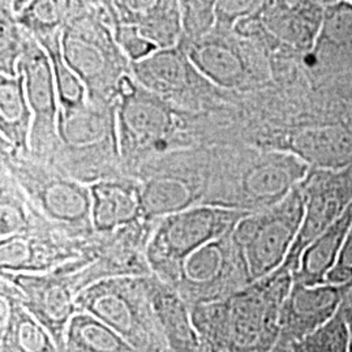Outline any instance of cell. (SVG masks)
Returning a JSON list of instances; mask_svg holds the SVG:
<instances>
[{
	"instance_id": "5",
	"label": "cell",
	"mask_w": 352,
	"mask_h": 352,
	"mask_svg": "<svg viewBox=\"0 0 352 352\" xmlns=\"http://www.w3.org/2000/svg\"><path fill=\"white\" fill-rule=\"evenodd\" d=\"M113 24L136 26L158 50L182 43L184 32L179 0H109Z\"/></svg>"
},
{
	"instance_id": "21",
	"label": "cell",
	"mask_w": 352,
	"mask_h": 352,
	"mask_svg": "<svg viewBox=\"0 0 352 352\" xmlns=\"http://www.w3.org/2000/svg\"><path fill=\"white\" fill-rule=\"evenodd\" d=\"M340 314L344 317V321H346L347 327H349L352 340V285L344 295V299H343V302L340 305Z\"/></svg>"
},
{
	"instance_id": "10",
	"label": "cell",
	"mask_w": 352,
	"mask_h": 352,
	"mask_svg": "<svg viewBox=\"0 0 352 352\" xmlns=\"http://www.w3.org/2000/svg\"><path fill=\"white\" fill-rule=\"evenodd\" d=\"M351 223L352 202L336 223L329 227L302 252L299 267L294 273V279L307 286L327 283V276L340 258V250Z\"/></svg>"
},
{
	"instance_id": "18",
	"label": "cell",
	"mask_w": 352,
	"mask_h": 352,
	"mask_svg": "<svg viewBox=\"0 0 352 352\" xmlns=\"http://www.w3.org/2000/svg\"><path fill=\"white\" fill-rule=\"evenodd\" d=\"M266 0H218L215 30L228 33L241 20H247L264 6Z\"/></svg>"
},
{
	"instance_id": "14",
	"label": "cell",
	"mask_w": 352,
	"mask_h": 352,
	"mask_svg": "<svg viewBox=\"0 0 352 352\" xmlns=\"http://www.w3.org/2000/svg\"><path fill=\"white\" fill-rule=\"evenodd\" d=\"M60 36L62 34L37 42L50 56L55 74L59 103L63 106L65 113H68L78 107H82L88 88L84 84V81L76 75L72 68L64 60L63 52L60 47Z\"/></svg>"
},
{
	"instance_id": "22",
	"label": "cell",
	"mask_w": 352,
	"mask_h": 352,
	"mask_svg": "<svg viewBox=\"0 0 352 352\" xmlns=\"http://www.w3.org/2000/svg\"><path fill=\"white\" fill-rule=\"evenodd\" d=\"M30 1H32V0H11V7H12L13 14H17V13L21 12Z\"/></svg>"
},
{
	"instance_id": "17",
	"label": "cell",
	"mask_w": 352,
	"mask_h": 352,
	"mask_svg": "<svg viewBox=\"0 0 352 352\" xmlns=\"http://www.w3.org/2000/svg\"><path fill=\"white\" fill-rule=\"evenodd\" d=\"M186 39H197L215 29L218 0H179Z\"/></svg>"
},
{
	"instance_id": "23",
	"label": "cell",
	"mask_w": 352,
	"mask_h": 352,
	"mask_svg": "<svg viewBox=\"0 0 352 352\" xmlns=\"http://www.w3.org/2000/svg\"><path fill=\"white\" fill-rule=\"evenodd\" d=\"M314 3L315 1H317V3H327V4H329V3H333V1H336V0H312Z\"/></svg>"
},
{
	"instance_id": "13",
	"label": "cell",
	"mask_w": 352,
	"mask_h": 352,
	"mask_svg": "<svg viewBox=\"0 0 352 352\" xmlns=\"http://www.w3.org/2000/svg\"><path fill=\"white\" fill-rule=\"evenodd\" d=\"M1 126L10 139L23 141L30 119V104L26 97L24 76L0 77Z\"/></svg>"
},
{
	"instance_id": "4",
	"label": "cell",
	"mask_w": 352,
	"mask_h": 352,
	"mask_svg": "<svg viewBox=\"0 0 352 352\" xmlns=\"http://www.w3.org/2000/svg\"><path fill=\"white\" fill-rule=\"evenodd\" d=\"M351 285L352 280L346 285L307 286L294 279L279 312L278 343L289 346L324 327L340 312L344 295Z\"/></svg>"
},
{
	"instance_id": "15",
	"label": "cell",
	"mask_w": 352,
	"mask_h": 352,
	"mask_svg": "<svg viewBox=\"0 0 352 352\" xmlns=\"http://www.w3.org/2000/svg\"><path fill=\"white\" fill-rule=\"evenodd\" d=\"M351 336L343 315L338 312L324 327L289 344L292 352H349Z\"/></svg>"
},
{
	"instance_id": "1",
	"label": "cell",
	"mask_w": 352,
	"mask_h": 352,
	"mask_svg": "<svg viewBox=\"0 0 352 352\" xmlns=\"http://www.w3.org/2000/svg\"><path fill=\"white\" fill-rule=\"evenodd\" d=\"M64 60L87 85L91 94L116 90L131 65L119 49L113 29L101 13L75 11L60 36Z\"/></svg>"
},
{
	"instance_id": "16",
	"label": "cell",
	"mask_w": 352,
	"mask_h": 352,
	"mask_svg": "<svg viewBox=\"0 0 352 352\" xmlns=\"http://www.w3.org/2000/svg\"><path fill=\"white\" fill-rule=\"evenodd\" d=\"M0 72L4 76L19 75V63L25 51L28 33L14 20V14L11 16L7 11H1L0 21Z\"/></svg>"
},
{
	"instance_id": "11",
	"label": "cell",
	"mask_w": 352,
	"mask_h": 352,
	"mask_svg": "<svg viewBox=\"0 0 352 352\" xmlns=\"http://www.w3.org/2000/svg\"><path fill=\"white\" fill-rule=\"evenodd\" d=\"M298 151L320 170H343L352 166V135L342 128L308 131L298 139Z\"/></svg>"
},
{
	"instance_id": "8",
	"label": "cell",
	"mask_w": 352,
	"mask_h": 352,
	"mask_svg": "<svg viewBox=\"0 0 352 352\" xmlns=\"http://www.w3.org/2000/svg\"><path fill=\"white\" fill-rule=\"evenodd\" d=\"M129 64L133 78L154 94L182 93L202 77L190 63L182 45L155 51L148 58Z\"/></svg>"
},
{
	"instance_id": "7",
	"label": "cell",
	"mask_w": 352,
	"mask_h": 352,
	"mask_svg": "<svg viewBox=\"0 0 352 352\" xmlns=\"http://www.w3.org/2000/svg\"><path fill=\"white\" fill-rule=\"evenodd\" d=\"M253 16L267 34L295 49L311 47L321 24L317 6L305 0H266Z\"/></svg>"
},
{
	"instance_id": "6",
	"label": "cell",
	"mask_w": 352,
	"mask_h": 352,
	"mask_svg": "<svg viewBox=\"0 0 352 352\" xmlns=\"http://www.w3.org/2000/svg\"><path fill=\"white\" fill-rule=\"evenodd\" d=\"M182 47L202 78L221 88H238L245 82L248 65L239 46L226 32L215 30L197 39L182 41Z\"/></svg>"
},
{
	"instance_id": "2",
	"label": "cell",
	"mask_w": 352,
	"mask_h": 352,
	"mask_svg": "<svg viewBox=\"0 0 352 352\" xmlns=\"http://www.w3.org/2000/svg\"><path fill=\"white\" fill-rule=\"evenodd\" d=\"M304 212L302 188H294L273 210L243 222L239 238L252 279L265 277L287 258L302 228Z\"/></svg>"
},
{
	"instance_id": "20",
	"label": "cell",
	"mask_w": 352,
	"mask_h": 352,
	"mask_svg": "<svg viewBox=\"0 0 352 352\" xmlns=\"http://www.w3.org/2000/svg\"><path fill=\"white\" fill-rule=\"evenodd\" d=\"M352 280V223L340 250V258L327 276V283L346 285Z\"/></svg>"
},
{
	"instance_id": "9",
	"label": "cell",
	"mask_w": 352,
	"mask_h": 352,
	"mask_svg": "<svg viewBox=\"0 0 352 352\" xmlns=\"http://www.w3.org/2000/svg\"><path fill=\"white\" fill-rule=\"evenodd\" d=\"M19 74L24 76L28 102L36 113L38 122L52 126L56 101H59L55 74L49 54L30 34L19 63Z\"/></svg>"
},
{
	"instance_id": "19",
	"label": "cell",
	"mask_w": 352,
	"mask_h": 352,
	"mask_svg": "<svg viewBox=\"0 0 352 352\" xmlns=\"http://www.w3.org/2000/svg\"><path fill=\"white\" fill-rule=\"evenodd\" d=\"M113 29L115 41L129 63L140 62L158 51L151 42L141 36L136 26L113 24Z\"/></svg>"
},
{
	"instance_id": "12",
	"label": "cell",
	"mask_w": 352,
	"mask_h": 352,
	"mask_svg": "<svg viewBox=\"0 0 352 352\" xmlns=\"http://www.w3.org/2000/svg\"><path fill=\"white\" fill-rule=\"evenodd\" d=\"M76 0H32L14 20L36 41L62 34L75 11Z\"/></svg>"
},
{
	"instance_id": "24",
	"label": "cell",
	"mask_w": 352,
	"mask_h": 352,
	"mask_svg": "<svg viewBox=\"0 0 352 352\" xmlns=\"http://www.w3.org/2000/svg\"><path fill=\"white\" fill-rule=\"evenodd\" d=\"M349 352H352V343H351V347H350V351Z\"/></svg>"
},
{
	"instance_id": "3",
	"label": "cell",
	"mask_w": 352,
	"mask_h": 352,
	"mask_svg": "<svg viewBox=\"0 0 352 352\" xmlns=\"http://www.w3.org/2000/svg\"><path fill=\"white\" fill-rule=\"evenodd\" d=\"M305 212L302 228L294 243L285 267H299L305 248L324 234L340 218L352 202V166L333 170H314L302 183Z\"/></svg>"
}]
</instances>
